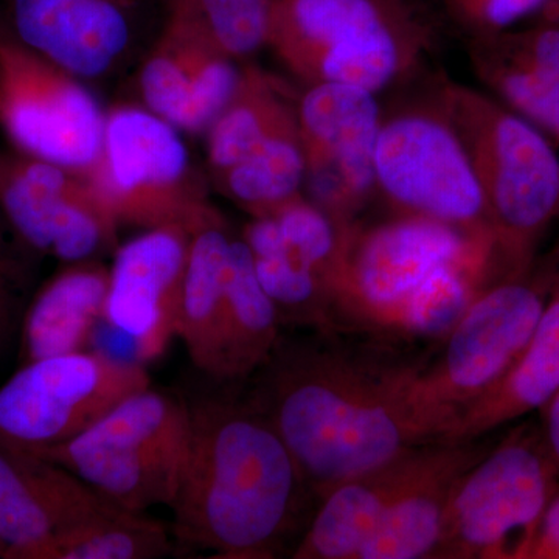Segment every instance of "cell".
I'll return each instance as SVG.
<instances>
[{
  "label": "cell",
  "instance_id": "cell-7",
  "mask_svg": "<svg viewBox=\"0 0 559 559\" xmlns=\"http://www.w3.org/2000/svg\"><path fill=\"white\" fill-rule=\"evenodd\" d=\"M190 403L148 388L132 393L76 439L39 452L119 509L171 507L190 443Z\"/></svg>",
  "mask_w": 559,
  "mask_h": 559
},
{
  "label": "cell",
  "instance_id": "cell-25",
  "mask_svg": "<svg viewBox=\"0 0 559 559\" xmlns=\"http://www.w3.org/2000/svg\"><path fill=\"white\" fill-rule=\"evenodd\" d=\"M280 326L277 308L257 277L252 253L242 237L234 235L223 345L215 380L238 382L255 374L277 348Z\"/></svg>",
  "mask_w": 559,
  "mask_h": 559
},
{
  "label": "cell",
  "instance_id": "cell-15",
  "mask_svg": "<svg viewBox=\"0 0 559 559\" xmlns=\"http://www.w3.org/2000/svg\"><path fill=\"white\" fill-rule=\"evenodd\" d=\"M0 213L28 249L68 264L97 259L119 229L86 175L13 150L0 151Z\"/></svg>",
  "mask_w": 559,
  "mask_h": 559
},
{
  "label": "cell",
  "instance_id": "cell-2",
  "mask_svg": "<svg viewBox=\"0 0 559 559\" xmlns=\"http://www.w3.org/2000/svg\"><path fill=\"white\" fill-rule=\"evenodd\" d=\"M190 418L171 503L176 540L215 558H277L311 491L288 444L250 401L198 400Z\"/></svg>",
  "mask_w": 559,
  "mask_h": 559
},
{
  "label": "cell",
  "instance_id": "cell-5",
  "mask_svg": "<svg viewBox=\"0 0 559 559\" xmlns=\"http://www.w3.org/2000/svg\"><path fill=\"white\" fill-rule=\"evenodd\" d=\"M433 40L417 0H272L267 46L307 86L378 94L411 76Z\"/></svg>",
  "mask_w": 559,
  "mask_h": 559
},
{
  "label": "cell",
  "instance_id": "cell-33",
  "mask_svg": "<svg viewBox=\"0 0 559 559\" xmlns=\"http://www.w3.org/2000/svg\"><path fill=\"white\" fill-rule=\"evenodd\" d=\"M525 559H559V488L540 518Z\"/></svg>",
  "mask_w": 559,
  "mask_h": 559
},
{
  "label": "cell",
  "instance_id": "cell-12",
  "mask_svg": "<svg viewBox=\"0 0 559 559\" xmlns=\"http://www.w3.org/2000/svg\"><path fill=\"white\" fill-rule=\"evenodd\" d=\"M105 119L83 80L0 27V131L11 150L87 175L100 154Z\"/></svg>",
  "mask_w": 559,
  "mask_h": 559
},
{
  "label": "cell",
  "instance_id": "cell-34",
  "mask_svg": "<svg viewBox=\"0 0 559 559\" xmlns=\"http://www.w3.org/2000/svg\"><path fill=\"white\" fill-rule=\"evenodd\" d=\"M539 412L543 414L540 432L559 474V390Z\"/></svg>",
  "mask_w": 559,
  "mask_h": 559
},
{
  "label": "cell",
  "instance_id": "cell-24",
  "mask_svg": "<svg viewBox=\"0 0 559 559\" xmlns=\"http://www.w3.org/2000/svg\"><path fill=\"white\" fill-rule=\"evenodd\" d=\"M109 267L97 260L69 263L40 288L24 320L25 364L90 349L105 318Z\"/></svg>",
  "mask_w": 559,
  "mask_h": 559
},
{
  "label": "cell",
  "instance_id": "cell-26",
  "mask_svg": "<svg viewBox=\"0 0 559 559\" xmlns=\"http://www.w3.org/2000/svg\"><path fill=\"white\" fill-rule=\"evenodd\" d=\"M299 97L289 84L257 66L241 68L237 92L205 132L213 178L245 159L263 140L299 120Z\"/></svg>",
  "mask_w": 559,
  "mask_h": 559
},
{
  "label": "cell",
  "instance_id": "cell-19",
  "mask_svg": "<svg viewBox=\"0 0 559 559\" xmlns=\"http://www.w3.org/2000/svg\"><path fill=\"white\" fill-rule=\"evenodd\" d=\"M469 58L492 97L559 145V21L469 40Z\"/></svg>",
  "mask_w": 559,
  "mask_h": 559
},
{
  "label": "cell",
  "instance_id": "cell-32",
  "mask_svg": "<svg viewBox=\"0 0 559 559\" xmlns=\"http://www.w3.org/2000/svg\"><path fill=\"white\" fill-rule=\"evenodd\" d=\"M27 253L35 252L20 240L0 213V344L9 334L17 301L27 288Z\"/></svg>",
  "mask_w": 559,
  "mask_h": 559
},
{
  "label": "cell",
  "instance_id": "cell-22",
  "mask_svg": "<svg viewBox=\"0 0 559 559\" xmlns=\"http://www.w3.org/2000/svg\"><path fill=\"white\" fill-rule=\"evenodd\" d=\"M189 230L178 337L194 367L215 380L223 345L234 234L215 207L205 210Z\"/></svg>",
  "mask_w": 559,
  "mask_h": 559
},
{
  "label": "cell",
  "instance_id": "cell-10",
  "mask_svg": "<svg viewBox=\"0 0 559 559\" xmlns=\"http://www.w3.org/2000/svg\"><path fill=\"white\" fill-rule=\"evenodd\" d=\"M86 178L119 226L189 229L212 207L180 131L143 105L106 110L100 154Z\"/></svg>",
  "mask_w": 559,
  "mask_h": 559
},
{
  "label": "cell",
  "instance_id": "cell-13",
  "mask_svg": "<svg viewBox=\"0 0 559 559\" xmlns=\"http://www.w3.org/2000/svg\"><path fill=\"white\" fill-rule=\"evenodd\" d=\"M165 14V0H3L0 27L86 83L140 62Z\"/></svg>",
  "mask_w": 559,
  "mask_h": 559
},
{
  "label": "cell",
  "instance_id": "cell-29",
  "mask_svg": "<svg viewBox=\"0 0 559 559\" xmlns=\"http://www.w3.org/2000/svg\"><path fill=\"white\" fill-rule=\"evenodd\" d=\"M173 550L162 522L108 506L51 540L39 559H154Z\"/></svg>",
  "mask_w": 559,
  "mask_h": 559
},
{
  "label": "cell",
  "instance_id": "cell-14",
  "mask_svg": "<svg viewBox=\"0 0 559 559\" xmlns=\"http://www.w3.org/2000/svg\"><path fill=\"white\" fill-rule=\"evenodd\" d=\"M297 112L305 198L341 229H353L378 190L374 151L382 112L377 94L348 84H312L300 95Z\"/></svg>",
  "mask_w": 559,
  "mask_h": 559
},
{
  "label": "cell",
  "instance_id": "cell-27",
  "mask_svg": "<svg viewBox=\"0 0 559 559\" xmlns=\"http://www.w3.org/2000/svg\"><path fill=\"white\" fill-rule=\"evenodd\" d=\"M261 286L277 308L282 325L336 326L329 286L310 264L289 248L274 216H257L241 234Z\"/></svg>",
  "mask_w": 559,
  "mask_h": 559
},
{
  "label": "cell",
  "instance_id": "cell-17",
  "mask_svg": "<svg viewBox=\"0 0 559 559\" xmlns=\"http://www.w3.org/2000/svg\"><path fill=\"white\" fill-rule=\"evenodd\" d=\"M189 242L187 227H154L114 255L103 320L128 341L140 366L160 358L178 336Z\"/></svg>",
  "mask_w": 559,
  "mask_h": 559
},
{
  "label": "cell",
  "instance_id": "cell-28",
  "mask_svg": "<svg viewBox=\"0 0 559 559\" xmlns=\"http://www.w3.org/2000/svg\"><path fill=\"white\" fill-rule=\"evenodd\" d=\"M215 182L252 218L272 215L304 194L305 154L299 120L263 140Z\"/></svg>",
  "mask_w": 559,
  "mask_h": 559
},
{
  "label": "cell",
  "instance_id": "cell-1",
  "mask_svg": "<svg viewBox=\"0 0 559 559\" xmlns=\"http://www.w3.org/2000/svg\"><path fill=\"white\" fill-rule=\"evenodd\" d=\"M257 373L249 401L271 419L319 499L342 481L437 443L412 403L415 367L318 337L280 340Z\"/></svg>",
  "mask_w": 559,
  "mask_h": 559
},
{
  "label": "cell",
  "instance_id": "cell-21",
  "mask_svg": "<svg viewBox=\"0 0 559 559\" xmlns=\"http://www.w3.org/2000/svg\"><path fill=\"white\" fill-rule=\"evenodd\" d=\"M425 447L326 491L293 558L359 559L400 489L418 468Z\"/></svg>",
  "mask_w": 559,
  "mask_h": 559
},
{
  "label": "cell",
  "instance_id": "cell-30",
  "mask_svg": "<svg viewBox=\"0 0 559 559\" xmlns=\"http://www.w3.org/2000/svg\"><path fill=\"white\" fill-rule=\"evenodd\" d=\"M272 0H165L198 22L221 50L242 60L267 46Z\"/></svg>",
  "mask_w": 559,
  "mask_h": 559
},
{
  "label": "cell",
  "instance_id": "cell-4",
  "mask_svg": "<svg viewBox=\"0 0 559 559\" xmlns=\"http://www.w3.org/2000/svg\"><path fill=\"white\" fill-rule=\"evenodd\" d=\"M469 270L495 277L492 242L440 221L403 215L349 234L334 314L406 330H425Z\"/></svg>",
  "mask_w": 559,
  "mask_h": 559
},
{
  "label": "cell",
  "instance_id": "cell-9",
  "mask_svg": "<svg viewBox=\"0 0 559 559\" xmlns=\"http://www.w3.org/2000/svg\"><path fill=\"white\" fill-rule=\"evenodd\" d=\"M374 175L404 215L450 224L495 248L479 179L437 87L423 102L382 114Z\"/></svg>",
  "mask_w": 559,
  "mask_h": 559
},
{
  "label": "cell",
  "instance_id": "cell-23",
  "mask_svg": "<svg viewBox=\"0 0 559 559\" xmlns=\"http://www.w3.org/2000/svg\"><path fill=\"white\" fill-rule=\"evenodd\" d=\"M559 390V274L532 336L502 380L465 407L443 441L488 436L546 406Z\"/></svg>",
  "mask_w": 559,
  "mask_h": 559
},
{
  "label": "cell",
  "instance_id": "cell-3",
  "mask_svg": "<svg viewBox=\"0 0 559 559\" xmlns=\"http://www.w3.org/2000/svg\"><path fill=\"white\" fill-rule=\"evenodd\" d=\"M437 94L479 179L495 240V275L524 274L559 219L555 145L492 95L450 80L441 81Z\"/></svg>",
  "mask_w": 559,
  "mask_h": 559
},
{
  "label": "cell",
  "instance_id": "cell-31",
  "mask_svg": "<svg viewBox=\"0 0 559 559\" xmlns=\"http://www.w3.org/2000/svg\"><path fill=\"white\" fill-rule=\"evenodd\" d=\"M469 40L488 38L536 17L549 0H439Z\"/></svg>",
  "mask_w": 559,
  "mask_h": 559
},
{
  "label": "cell",
  "instance_id": "cell-8",
  "mask_svg": "<svg viewBox=\"0 0 559 559\" xmlns=\"http://www.w3.org/2000/svg\"><path fill=\"white\" fill-rule=\"evenodd\" d=\"M558 488V469L543 432L521 426L489 448L455 484L436 558H527Z\"/></svg>",
  "mask_w": 559,
  "mask_h": 559
},
{
  "label": "cell",
  "instance_id": "cell-20",
  "mask_svg": "<svg viewBox=\"0 0 559 559\" xmlns=\"http://www.w3.org/2000/svg\"><path fill=\"white\" fill-rule=\"evenodd\" d=\"M471 441L428 443L359 559L436 558L455 484L489 450Z\"/></svg>",
  "mask_w": 559,
  "mask_h": 559
},
{
  "label": "cell",
  "instance_id": "cell-18",
  "mask_svg": "<svg viewBox=\"0 0 559 559\" xmlns=\"http://www.w3.org/2000/svg\"><path fill=\"white\" fill-rule=\"evenodd\" d=\"M108 506L57 463L0 441V558L39 559L51 540Z\"/></svg>",
  "mask_w": 559,
  "mask_h": 559
},
{
  "label": "cell",
  "instance_id": "cell-6",
  "mask_svg": "<svg viewBox=\"0 0 559 559\" xmlns=\"http://www.w3.org/2000/svg\"><path fill=\"white\" fill-rule=\"evenodd\" d=\"M558 274L559 252L543 266L488 283L451 326L436 364L417 369L412 403L436 441L520 358Z\"/></svg>",
  "mask_w": 559,
  "mask_h": 559
},
{
  "label": "cell",
  "instance_id": "cell-11",
  "mask_svg": "<svg viewBox=\"0 0 559 559\" xmlns=\"http://www.w3.org/2000/svg\"><path fill=\"white\" fill-rule=\"evenodd\" d=\"M148 385L146 367L95 349L33 360L0 389V441L33 454L61 447Z\"/></svg>",
  "mask_w": 559,
  "mask_h": 559
},
{
  "label": "cell",
  "instance_id": "cell-35",
  "mask_svg": "<svg viewBox=\"0 0 559 559\" xmlns=\"http://www.w3.org/2000/svg\"><path fill=\"white\" fill-rule=\"evenodd\" d=\"M536 20L559 21V0H549Z\"/></svg>",
  "mask_w": 559,
  "mask_h": 559
},
{
  "label": "cell",
  "instance_id": "cell-16",
  "mask_svg": "<svg viewBox=\"0 0 559 559\" xmlns=\"http://www.w3.org/2000/svg\"><path fill=\"white\" fill-rule=\"evenodd\" d=\"M237 60L198 22L167 10L159 35L139 62L142 105L176 130L205 134L240 84Z\"/></svg>",
  "mask_w": 559,
  "mask_h": 559
}]
</instances>
